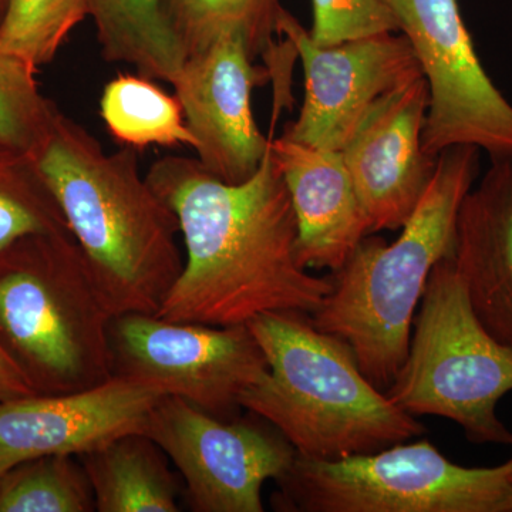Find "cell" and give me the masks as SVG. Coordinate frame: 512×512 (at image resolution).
<instances>
[{
  "label": "cell",
  "mask_w": 512,
  "mask_h": 512,
  "mask_svg": "<svg viewBox=\"0 0 512 512\" xmlns=\"http://www.w3.org/2000/svg\"><path fill=\"white\" fill-rule=\"evenodd\" d=\"M47 235L72 232L29 154L0 146V255Z\"/></svg>",
  "instance_id": "cell-21"
},
{
  "label": "cell",
  "mask_w": 512,
  "mask_h": 512,
  "mask_svg": "<svg viewBox=\"0 0 512 512\" xmlns=\"http://www.w3.org/2000/svg\"><path fill=\"white\" fill-rule=\"evenodd\" d=\"M111 319L73 235L25 239L0 255V342L37 394L109 382Z\"/></svg>",
  "instance_id": "cell-5"
},
{
  "label": "cell",
  "mask_w": 512,
  "mask_h": 512,
  "mask_svg": "<svg viewBox=\"0 0 512 512\" xmlns=\"http://www.w3.org/2000/svg\"><path fill=\"white\" fill-rule=\"evenodd\" d=\"M92 485L79 457L26 461L0 478V512H93Z\"/></svg>",
  "instance_id": "cell-22"
},
{
  "label": "cell",
  "mask_w": 512,
  "mask_h": 512,
  "mask_svg": "<svg viewBox=\"0 0 512 512\" xmlns=\"http://www.w3.org/2000/svg\"><path fill=\"white\" fill-rule=\"evenodd\" d=\"M167 396L154 384L111 377L83 392L0 402V478L26 461L79 457L123 434L144 433L151 412Z\"/></svg>",
  "instance_id": "cell-13"
},
{
  "label": "cell",
  "mask_w": 512,
  "mask_h": 512,
  "mask_svg": "<svg viewBox=\"0 0 512 512\" xmlns=\"http://www.w3.org/2000/svg\"><path fill=\"white\" fill-rule=\"evenodd\" d=\"M427 110L429 86L421 76L377 101L340 151L372 234L402 228L429 187L437 158L421 144Z\"/></svg>",
  "instance_id": "cell-14"
},
{
  "label": "cell",
  "mask_w": 512,
  "mask_h": 512,
  "mask_svg": "<svg viewBox=\"0 0 512 512\" xmlns=\"http://www.w3.org/2000/svg\"><path fill=\"white\" fill-rule=\"evenodd\" d=\"M249 416L221 420L175 396L151 412L144 433L180 471L192 511H265L262 488L291 467L296 450L271 423Z\"/></svg>",
  "instance_id": "cell-10"
},
{
  "label": "cell",
  "mask_w": 512,
  "mask_h": 512,
  "mask_svg": "<svg viewBox=\"0 0 512 512\" xmlns=\"http://www.w3.org/2000/svg\"><path fill=\"white\" fill-rule=\"evenodd\" d=\"M511 512H512V507H511Z\"/></svg>",
  "instance_id": "cell-28"
},
{
  "label": "cell",
  "mask_w": 512,
  "mask_h": 512,
  "mask_svg": "<svg viewBox=\"0 0 512 512\" xmlns=\"http://www.w3.org/2000/svg\"><path fill=\"white\" fill-rule=\"evenodd\" d=\"M269 80L271 73L255 66L241 37L222 36L188 56L173 84L197 160L222 183L249 180L271 147L252 110V93Z\"/></svg>",
  "instance_id": "cell-12"
},
{
  "label": "cell",
  "mask_w": 512,
  "mask_h": 512,
  "mask_svg": "<svg viewBox=\"0 0 512 512\" xmlns=\"http://www.w3.org/2000/svg\"><path fill=\"white\" fill-rule=\"evenodd\" d=\"M315 45L336 46L384 33H399L387 0H312Z\"/></svg>",
  "instance_id": "cell-25"
},
{
  "label": "cell",
  "mask_w": 512,
  "mask_h": 512,
  "mask_svg": "<svg viewBox=\"0 0 512 512\" xmlns=\"http://www.w3.org/2000/svg\"><path fill=\"white\" fill-rule=\"evenodd\" d=\"M454 264L478 319L512 348V154L491 157L458 214Z\"/></svg>",
  "instance_id": "cell-16"
},
{
  "label": "cell",
  "mask_w": 512,
  "mask_h": 512,
  "mask_svg": "<svg viewBox=\"0 0 512 512\" xmlns=\"http://www.w3.org/2000/svg\"><path fill=\"white\" fill-rule=\"evenodd\" d=\"M478 168L477 147L444 150L399 238L387 244L367 235L332 272V289L311 316L316 328L348 343L363 375L382 392L406 360L434 266L453 252L458 214Z\"/></svg>",
  "instance_id": "cell-3"
},
{
  "label": "cell",
  "mask_w": 512,
  "mask_h": 512,
  "mask_svg": "<svg viewBox=\"0 0 512 512\" xmlns=\"http://www.w3.org/2000/svg\"><path fill=\"white\" fill-rule=\"evenodd\" d=\"M248 328L268 372L242 394V409L281 431L298 456L376 453L426 433L363 375L348 343L316 328L308 313H264Z\"/></svg>",
  "instance_id": "cell-4"
},
{
  "label": "cell",
  "mask_w": 512,
  "mask_h": 512,
  "mask_svg": "<svg viewBox=\"0 0 512 512\" xmlns=\"http://www.w3.org/2000/svg\"><path fill=\"white\" fill-rule=\"evenodd\" d=\"M33 394L37 393L28 376L0 342V402L33 396Z\"/></svg>",
  "instance_id": "cell-26"
},
{
  "label": "cell",
  "mask_w": 512,
  "mask_h": 512,
  "mask_svg": "<svg viewBox=\"0 0 512 512\" xmlns=\"http://www.w3.org/2000/svg\"><path fill=\"white\" fill-rule=\"evenodd\" d=\"M86 18L84 0H10L0 22V49L37 70L55 59Z\"/></svg>",
  "instance_id": "cell-23"
},
{
  "label": "cell",
  "mask_w": 512,
  "mask_h": 512,
  "mask_svg": "<svg viewBox=\"0 0 512 512\" xmlns=\"http://www.w3.org/2000/svg\"><path fill=\"white\" fill-rule=\"evenodd\" d=\"M101 55L151 80L174 84L187 53L161 0H84Z\"/></svg>",
  "instance_id": "cell-19"
},
{
  "label": "cell",
  "mask_w": 512,
  "mask_h": 512,
  "mask_svg": "<svg viewBox=\"0 0 512 512\" xmlns=\"http://www.w3.org/2000/svg\"><path fill=\"white\" fill-rule=\"evenodd\" d=\"M187 56L222 36L244 40L252 59L262 57L275 83V114L291 107V72L298 57L289 40H279L281 0H161Z\"/></svg>",
  "instance_id": "cell-17"
},
{
  "label": "cell",
  "mask_w": 512,
  "mask_h": 512,
  "mask_svg": "<svg viewBox=\"0 0 512 512\" xmlns=\"http://www.w3.org/2000/svg\"><path fill=\"white\" fill-rule=\"evenodd\" d=\"M28 154L113 316L157 315L184 268L180 225L141 174L136 148L107 153L82 124L57 110Z\"/></svg>",
  "instance_id": "cell-2"
},
{
  "label": "cell",
  "mask_w": 512,
  "mask_h": 512,
  "mask_svg": "<svg viewBox=\"0 0 512 512\" xmlns=\"http://www.w3.org/2000/svg\"><path fill=\"white\" fill-rule=\"evenodd\" d=\"M278 33L292 43L305 73L301 111L282 137L305 146L342 151L377 101L423 76L402 33L322 47L286 9L279 16Z\"/></svg>",
  "instance_id": "cell-11"
},
{
  "label": "cell",
  "mask_w": 512,
  "mask_h": 512,
  "mask_svg": "<svg viewBox=\"0 0 512 512\" xmlns=\"http://www.w3.org/2000/svg\"><path fill=\"white\" fill-rule=\"evenodd\" d=\"M156 80L121 74L104 87L100 114L107 131L124 147L187 146L195 138L185 123L177 97L165 93Z\"/></svg>",
  "instance_id": "cell-20"
},
{
  "label": "cell",
  "mask_w": 512,
  "mask_h": 512,
  "mask_svg": "<svg viewBox=\"0 0 512 512\" xmlns=\"http://www.w3.org/2000/svg\"><path fill=\"white\" fill-rule=\"evenodd\" d=\"M146 177L185 245L183 271L158 318L238 326L269 312L318 311L332 281L296 261L298 225L271 147L241 184L222 183L197 158L181 156L158 158Z\"/></svg>",
  "instance_id": "cell-1"
},
{
  "label": "cell",
  "mask_w": 512,
  "mask_h": 512,
  "mask_svg": "<svg viewBox=\"0 0 512 512\" xmlns=\"http://www.w3.org/2000/svg\"><path fill=\"white\" fill-rule=\"evenodd\" d=\"M429 86L424 151L473 146L512 154V104L481 64L457 0H387Z\"/></svg>",
  "instance_id": "cell-9"
},
{
  "label": "cell",
  "mask_w": 512,
  "mask_h": 512,
  "mask_svg": "<svg viewBox=\"0 0 512 512\" xmlns=\"http://www.w3.org/2000/svg\"><path fill=\"white\" fill-rule=\"evenodd\" d=\"M36 69L0 49V146L30 153L59 107L40 92Z\"/></svg>",
  "instance_id": "cell-24"
},
{
  "label": "cell",
  "mask_w": 512,
  "mask_h": 512,
  "mask_svg": "<svg viewBox=\"0 0 512 512\" xmlns=\"http://www.w3.org/2000/svg\"><path fill=\"white\" fill-rule=\"evenodd\" d=\"M272 498L285 512H511L512 457L463 467L430 440L336 460L298 456Z\"/></svg>",
  "instance_id": "cell-7"
},
{
  "label": "cell",
  "mask_w": 512,
  "mask_h": 512,
  "mask_svg": "<svg viewBox=\"0 0 512 512\" xmlns=\"http://www.w3.org/2000/svg\"><path fill=\"white\" fill-rule=\"evenodd\" d=\"M109 340L113 377L154 384L221 420L239 417L242 394L268 372L248 325L123 313L111 319Z\"/></svg>",
  "instance_id": "cell-8"
},
{
  "label": "cell",
  "mask_w": 512,
  "mask_h": 512,
  "mask_svg": "<svg viewBox=\"0 0 512 512\" xmlns=\"http://www.w3.org/2000/svg\"><path fill=\"white\" fill-rule=\"evenodd\" d=\"M99 512H178L181 488L168 456L136 431L79 456Z\"/></svg>",
  "instance_id": "cell-18"
},
{
  "label": "cell",
  "mask_w": 512,
  "mask_h": 512,
  "mask_svg": "<svg viewBox=\"0 0 512 512\" xmlns=\"http://www.w3.org/2000/svg\"><path fill=\"white\" fill-rule=\"evenodd\" d=\"M271 153L281 168L295 212L296 261L306 271H339L357 245L372 234L342 153L285 137L271 140Z\"/></svg>",
  "instance_id": "cell-15"
},
{
  "label": "cell",
  "mask_w": 512,
  "mask_h": 512,
  "mask_svg": "<svg viewBox=\"0 0 512 512\" xmlns=\"http://www.w3.org/2000/svg\"><path fill=\"white\" fill-rule=\"evenodd\" d=\"M10 0H0V22H2L3 16H5L6 9H8Z\"/></svg>",
  "instance_id": "cell-27"
},
{
  "label": "cell",
  "mask_w": 512,
  "mask_h": 512,
  "mask_svg": "<svg viewBox=\"0 0 512 512\" xmlns=\"http://www.w3.org/2000/svg\"><path fill=\"white\" fill-rule=\"evenodd\" d=\"M512 392V348L478 319L451 254L434 266L406 360L386 390L412 416L454 421L468 441L512 447L497 406Z\"/></svg>",
  "instance_id": "cell-6"
}]
</instances>
